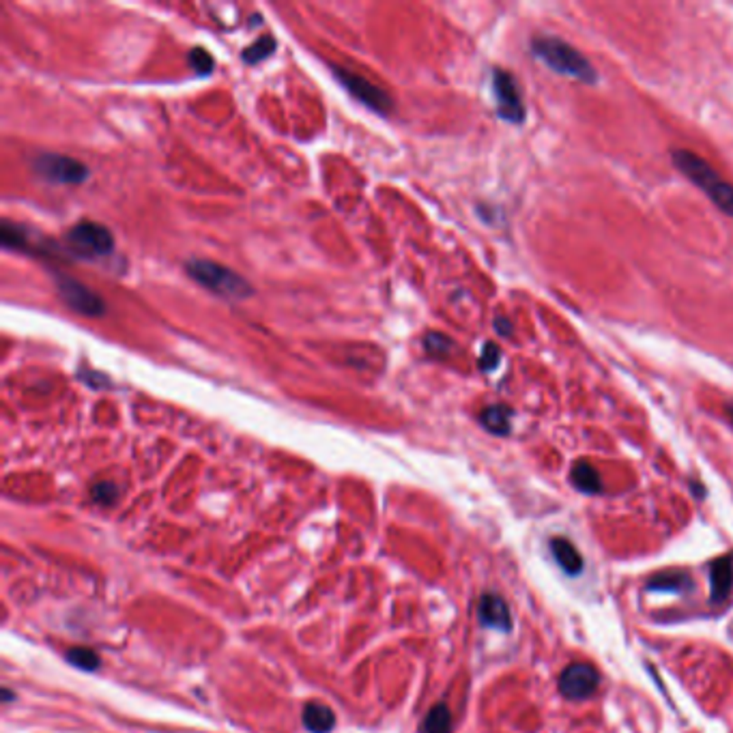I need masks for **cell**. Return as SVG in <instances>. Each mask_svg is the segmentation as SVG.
Masks as SVG:
<instances>
[{
    "label": "cell",
    "mask_w": 733,
    "mask_h": 733,
    "mask_svg": "<svg viewBox=\"0 0 733 733\" xmlns=\"http://www.w3.org/2000/svg\"><path fill=\"white\" fill-rule=\"evenodd\" d=\"M39 177L56 185H80L89 179V168L76 157L43 153L33 164Z\"/></svg>",
    "instance_id": "5"
},
{
    "label": "cell",
    "mask_w": 733,
    "mask_h": 733,
    "mask_svg": "<svg viewBox=\"0 0 733 733\" xmlns=\"http://www.w3.org/2000/svg\"><path fill=\"white\" fill-rule=\"evenodd\" d=\"M56 288H59L61 299L65 301L73 312H78V315L101 316L106 312L104 299H101L98 293L90 291L89 287H84L82 282L73 280L70 276H59Z\"/></svg>",
    "instance_id": "9"
},
{
    "label": "cell",
    "mask_w": 733,
    "mask_h": 733,
    "mask_svg": "<svg viewBox=\"0 0 733 733\" xmlns=\"http://www.w3.org/2000/svg\"><path fill=\"white\" fill-rule=\"evenodd\" d=\"M477 616H480V622L484 624L486 628L502 630V633H510V630H512V616H510L508 605H505L502 596L495 594L482 596L480 606H477Z\"/></svg>",
    "instance_id": "10"
},
{
    "label": "cell",
    "mask_w": 733,
    "mask_h": 733,
    "mask_svg": "<svg viewBox=\"0 0 733 733\" xmlns=\"http://www.w3.org/2000/svg\"><path fill=\"white\" fill-rule=\"evenodd\" d=\"M65 243L73 257L98 260L115 252V237L104 224L95 221H80L65 235Z\"/></svg>",
    "instance_id": "4"
},
{
    "label": "cell",
    "mask_w": 733,
    "mask_h": 733,
    "mask_svg": "<svg viewBox=\"0 0 733 733\" xmlns=\"http://www.w3.org/2000/svg\"><path fill=\"white\" fill-rule=\"evenodd\" d=\"M332 73H334V78L343 84V89L349 90L351 98L362 101V104L366 108H371V110L385 115V112H390L391 106H394L391 104V98L385 93L383 89L374 87L372 82H368L366 78L357 76V73H353L351 70H344V67H334Z\"/></svg>",
    "instance_id": "6"
},
{
    "label": "cell",
    "mask_w": 733,
    "mask_h": 733,
    "mask_svg": "<svg viewBox=\"0 0 733 733\" xmlns=\"http://www.w3.org/2000/svg\"><path fill=\"white\" fill-rule=\"evenodd\" d=\"M419 733H452V714L446 703H437L430 712L424 716Z\"/></svg>",
    "instance_id": "16"
},
{
    "label": "cell",
    "mask_w": 733,
    "mask_h": 733,
    "mask_svg": "<svg viewBox=\"0 0 733 733\" xmlns=\"http://www.w3.org/2000/svg\"><path fill=\"white\" fill-rule=\"evenodd\" d=\"M452 340L446 336V334H439V332H430L424 336V349L426 353L433 355V357H443L447 355L452 351Z\"/></svg>",
    "instance_id": "20"
},
{
    "label": "cell",
    "mask_w": 733,
    "mask_h": 733,
    "mask_svg": "<svg viewBox=\"0 0 733 733\" xmlns=\"http://www.w3.org/2000/svg\"><path fill=\"white\" fill-rule=\"evenodd\" d=\"M570 482L575 484V488L585 493V495H598V493H602L600 474L592 467V465L585 463V460H581V463H577L575 467H572Z\"/></svg>",
    "instance_id": "15"
},
{
    "label": "cell",
    "mask_w": 733,
    "mask_h": 733,
    "mask_svg": "<svg viewBox=\"0 0 733 733\" xmlns=\"http://www.w3.org/2000/svg\"><path fill=\"white\" fill-rule=\"evenodd\" d=\"M725 413H727V419H729V424L733 426V400L725 405Z\"/></svg>",
    "instance_id": "26"
},
{
    "label": "cell",
    "mask_w": 733,
    "mask_h": 733,
    "mask_svg": "<svg viewBox=\"0 0 733 733\" xmlns=\"http://www.w3.org/2000/svg\"><path fill=\"white\" fill-rule=\"evenodd\" d=\"M90 497H93V502L101 505H112L118 497V488L112 482H98V484L90 488Z\"/></svg>",
    "instance_id": "23"
},
{
    "label": "cell",
    "mask_w": 733,
    "mask_h": 733,
    "mask_svg": "<svg viewBox=\"0 0 733 733\" xmlns=\"http://www.w3.org/2000/svg\"><path fill=\"white\" fill-rule=\"evenodd\" d=\"M185 271L194 282L211 291L213 295L226 299H246L252 295V287L249 282L243 280L241 276L229 269V267L213 263V260L194 258L185 265Z\"/></svg>",
    "instance_id": "3"
},
{
    "label": "cell",
    "mask_w": 733,
    "mask_h": 733,
    "mask_svg": "<svg viewBox=\"0 0 733 733\" xmlns=\"http://www.w3.org/2000/svg\"><path fill=\"white\" fill-rule=\"evenodd\" d=\"M67 661H70L73 667L82 669V672H95V669H99L98 652L89 650V647H71V650L67 652Z\"/></svg>",
    "instance_id": "19"
},
{
    "label": "cell",
    "mask_w": 733,
    "mask_h": 733,
    "mask_svg": "<svg viewBox=\"0 0 733 733\" xmlns=\"http://www.w3.org/2000/svg\"><path fill=\"white\" fill-rule=\"evenodd\" d=\"M190 65H192V70L198 73V76H209V73L213 71L215 61L204 48H194L190 52Z\"/></svg>",
    "instance_id": "22"
},
{
    "label": "cell",
    "mask_w": 733,
    "mask_h": 733,
    "mask_svg": "<svg viewBox=\"0 0 733 733\" xmlns=\"http://www.w3.org/2000/svg\"><path fill=\"white\" fill-rule=\"evenodd\" d=\"M550 553H553V559L559 564L561 570L566 575L577 577L581 575L583 570V557L578 553V549L570 542L568 538H553L550 540Z\"/></svg>",
    "instance_id": "12"
},
{
    "label": "cell",
    "mask_w": 733,
    "mask_h": 733,
    "mask_svg": "<svg viewBox=\"0 0 733 733\" xmlns=\"http://www.w3.org/2000/svg\"><path fill=\"white\" fill-rule=\"evenodd\" d=\"M493 93L497 99V115L508 123L525 121V106H522L521 89L516 78L510 71L495 70L493 71Z\"/></svg>",
    "instance_id": "7"
},
{
    "label": "cell",
    "mask_w": 733,
    "mask_h": 733,
    "mask_svg": "<svg viewBox=\"0 0 733 733\" xmlns=\"http://www.w3.org/2000/svg\"><path fill=\"white\" fill-rule=\"evenodd\" d=\"M733 589V555H725L710 566V600L720 605Z\"/></svg>",
    "instance_id": "11"
},
{
    "label": "cell",
    "mask_w": 733,
    "mask_h": 733,
    "mask_svg": "<svg viewBox=\"0 0 733 733\" xmlns=\"http://www.w3.org/2000/svg\"><path fill=\"white\" fill-rule=\"evenodd\" d=\"M673 166L684 174L691 183L701 187V192L712 201L725 215L733 218V185L720 177L716 170L697 153L686 149H673Z\"/></svg>",
    "instance_id": "2"
},
{
    "label": "cell",
    "mask_w": 733,
    "mask_h": 733,
    "mask_svg": "<svg viewBox=\"0 0 733 733\" xmlns=\"http://www.w3.org/2000/svg\"><path fill=\"white\" fill-rule=\"evenodd\" d=\"M499 362H502V351H499V346L486 343L480 355V368L484 372H493L499 366Z\"/></svg>",
    "instance_id": "24"
},
{
    "label": "cell",
    "mask_w": 733,
    "mask_h": 733,
    "mask_svg": "<svg viewBox=\"0 0 733 733\" xmlns=\"http://www.w3.org/2000/svg\"><path fill=\"white\" fill-rule=\"evenodd\" d=\"M480 424L484 426L488 433L505 437L512 430V411L505 405H491L480 413Z\"/></svg>",
    "instance_id": "14"
},
{
    "label": "cell",
    "mask_w": 733,
    "mask_h": 733,
    "mask_svg": "<svg viewBox=\"0 0 733 733\" xmlns=\"http://www.w3.org/2000/svg\"><path fill=\"white\" fill-rule=\"evenodd\" d=\"M304 727L310 733H329L336 727V714L332 712V708H327L325 703L312 701L304 708Z\"/></svg>",
    "instance_id": "13"
},
{
    "label": "cell",
    "mask_w": 733,
    "mask_h": 733,
    "mask_svg": "<svg viewBox=\"0 0 733 733\" xmlns=\"http://www.w3.org/2000/svg\"><path fill=\"white\" fill-rule=\"evenodd\" d=\"M0 241H3V246L9 249H26V246H28V239L24 235V230L11 224V221H5L3 224Z\"/></svg>",
    "instance_id": "21"
},
{
    "label": "cell",
    "mask_w": 733,
    "mask_h": 733,
    "mask_svg": "<svg viewBox=\"0 0 733 733\" xmlns=\"http://www.w3.org/2000/svg\"><path fill=\"white\" fill-rule=\"evenodd\" d=\"M600 673L587 663H575L559 675V692L570 701H583L598 691Z\"/></svg>",
    "instance_id": "8"
},
{
    "label": "cell",
    "mask_w": 733,
    "mask_h": 733,
    "mask_svg": "<svg viewBox=\"0 0 733 733\" xmlns=\"http://www.w3.org/2000/svg\"><path fill=\"white\" fill-rule=\"evenodd\" d=\"M531 54L544 65L550 67L555 73L577 80L583 84H596L598 82V73H596L594 65L583 56L577 48L566 43L564 39H557L550 35H538L531 39Z\"/></svg>",
    "instance_id": "1"
},
{
    "label": "cell",
    "mask_w": 733,
    "mask_h": 733,
    "mask_svg": "<svg viewBox=\"0 0 733 733\" xmlns=\"http://www.w3.org/2000/svg\"><path fill=\"white\" fill-rule=\"evenodd\" d=\"M692 493H695V495H699V497L706 495V493H703V486H697V484H692Z\"/></svg>",
    "instance_id": "27"
},
{
    "label": "cell",
    "mask_w": 733,
    "mask_h": 733,
    "mask_svg": "<svg viewBox=\"0 0 733 733\" xmlns=\"http://www.w3.org/2000/svg\"><path fill=\"white\" fill-rule=\"evenodd\" d=\"M276 45L277 43L274 37L263 35V37H258L252 45H248V48L243 50L241 59H243V62H248V65H258V62L269 59V56L276 52Z\"/></svg>",
    "instance_id": "17"
},
{
    "label": "cell",
    "mask_w": 733,
    "mask_h": 733,
    "mask_svg": "<svg viewBox=\"0 0 733 733\" xmlns=\"http://www.w3.org/2000/svg\"><path fill=\"white\" fill-rule=\"evenodd\" d=\"M3 695H5V701H11V699H14V695H11V691H5Z\"/></svg>",
    "instance_id": "28"
},
{
    "label": "cell",
    "mask_w": 733,
    "mask_h": 733,
    "mask_svg": "<svg viewBox=\"0 0 733 733\" xmlns=\"http://www.w3.org/2000/svg\"><path fill=\"white\" fill-rule=\"evenodd\" d=\"M495 332L499 334V336H503V338H508V336H512L514 334V329H512V323L508 321V318L505 316H495Z\"/></svg>",
    "instance_id": "25"
},
{
    "label": "cell",
    "mask_w": 733,
    "mask_h": 733,
    "mask_svg": "<svg viewBox=\"0 0 733 733\" xmlns=\"http://www.w3.org/2000/svg\"><path fill=\"white\" fill-rule=\"evenodd\" d=\"M692 583L686 575H658L647 583V589L652 592H672V594H681L686 589H691Z\"/></svg>",
    "instance_id": "18"
}]
</instances>
